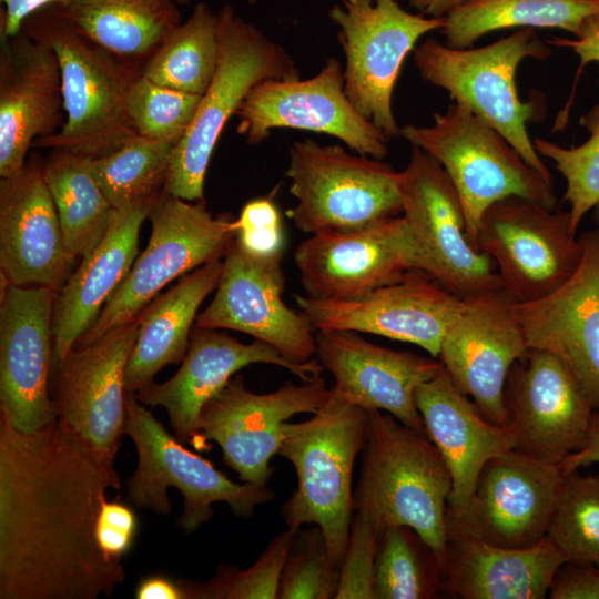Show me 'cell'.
<instances>
[{"label": "cell", "instance_id": "52a82bcc", "mask_svg": "<svg viewBox=\"0 0 599 599\" xmlns=\"http://www.w3.org/2000/svg\"><path fill=\"white\" fill-rule=\"evenodd\" d=\"M400 136L434 158L448 174L461 200L474 247L481 215L502 197L519 195L555 207L552 183L465 104H449L445 112L434 114L430 125L406 124Z\"/></svg>", "mask_w": 599, "mask_h": 599}, {"label": "cell", "instance_id": "db71d44e", "mask_svg": "<svg viewBox=\"0 0 599 599\" xmlns=\"http://www.w3.org/2000/svg\"><path fill=\"white\" fill-rule=\"evenodd\" d=\"M592 219L597 226H599V203L592 209Z\"/></svg>", "mask_w": 599, "mask_h": 599}, {"label": "cell", "instance_id": "5b68a950", "mask_svg": "<svg viewBox=\"0 0 599 599\" xmlns=\"http://www.w3.org/2000/svg\"><path fill=\"white\" fill-rule=\"evenodd\" d=\"M548 43L531 28L480 48L456 49L427 38L413 51L415 67L427 83L447 91L456 103L500 132L549 183L552 177L535 149L527 123L537 116L534 101L519 98L516 73L526 59L544 60Z\"/></svg>", "mask_w": 599, "mask_h": 599}, {"label": "cell", "instance_id": "8d00e7d4", "mask_svg": "<svg viewBox=\"0 0 599 599\" xmlns=\"http://www.w3.org/2000/svg\"><path fill=\"white\" fill-rule=\"evenodd\" d=\"M444 591L446 573L430 546L407 526L386 528L378 540L374 599H433Z\"/></svg>", "mask_w": 599, "mask_h": 599}, {"label": "cell", "instance_id": "e575fe53", "mask_svg": "<svg viewBox=\"0 0 599 599\" xmlns=\"http://www.w3.org/2000/svg\"><path fill=\"white\" fill-rule=\"evenodd\" d=\"M91 161L89 156L52 149L43 163L65 246L75 258L98 246L115 212L94 177Z\"/></svg>", "mask_w": 599, "mask_h": 599}, {"label": "cell", "instance_id": "d590c367", "mask_svg": "<svg viewBox=\"0 0 599 599\" xmlns=\"http://www.w3.org/2000/svg\"><path fill=\"white\" fill-rule=\"evenodd\" d=\"M219 20L205 2H197L156 51L143 63L153 82L202 95L217 68Z\"/></svg>", "mask_w": 599, "mask_h": 599}, {"label": "cell", "instance_id": "836d02e7", "mask_svg": "<svg viewBox=\"0 0 599 599\" xmlns=\"http://www.w3.org/2000/svg\"><path fill=\"white\" fill-rule=\"evenodd\" d=\"M599 13V0H468L444 17L439 32L450 48L510 28H555L576 35L585 20Z\"/></svg>", "mask_w": 599, "mask_h": 599}, {"label": "cell", "instance_id": "ab89813d", "mask_svg": "<svg viewBox=\"0 0 599 599\" xmlns=\"http://www.w3.org/2000/svg\"><path fill=\"white\" fill-rule=\"evenodd\" d=\"M588 139L572 148L537 138L535 149L551 161L566 181L564 200L569 203L570 225L577 233L583 216L599 203V100L581 118Z\"/></svg>", "mask_w": 599, "mask_h": 599}, {"label": "cell", "instance_id": "8fae6325", "mask_svg": "<svg viewBox=\"0 0 599 599\" xmlns=\"http://www.w3.org/2000/svg\"><path fill=\"white\" fill-rule=\"evenodd\" d=\"M345 54L344 87L357 111L388 139L400 136L392 97L417 41L444 18L410 13L397 0H342L329 12Z\"/></svg>", "mask_w": 599, "mask_h": 599}, {"label": "cell", "instance_id": "9f6ffc18", "mask_svg": "<svg viewBox=\"0 0 599 599\" xmlns=\"http://www.w3.org/2000/svg\"><path fill=\"white\" fill-rule=\"evenodd\" d=\"M595 565L599 568V559H598V561H597Z\"/></svg>", "mask_w": 599, "mask_h": 599}, {"label": "cell", "instance_id": "816d5d0a", "mask_svg": "<svg viewBox=\"0 0 599 599\" xmlns=\"http://www.w3.org/2000/svg\"><path fill=\"white\" fill-rule=\"evenodd\" d=\"M592 464H599V408L595 409L591 415L586 446L581 450L569 455L560 466L565 474Z\"/></svg>", "mask_w": 599, "mask_h": 599}, {"label": "cell", "instance_id": "4dcf8cb0", "mask_svg": "<svg viewBox=\"0 0 599 599\" xmlns=\"http://www.w3.org/2000/svg\"><path fill=\"white\" fill-rule=\"evenodd\" d=\"M566 558L546 535L507 548L447 529L446 591L464 599H544Z\"/></svg>", "mask_w": 599, "mask_h": 599}, {"label": "cell", "instance_id": "11a10c76", "mask_svg": "<svg viewBox=\"0 0 599 599\" xmlns=\"http://www.w3.org/2000/svg\"><path fill=\"white\" fill-rule=\"evenodd\" d=\"M176 1H177V3H179L180 6H181V4L185 6V4H189L191 0H176Z\"/></svg>", "mask_w": 599, "mask_h": 599}, {"label": "cell", "instance_id": "603a6c76", "mask_svg": "<svg viewBox=\"0 0 599 599\" xmlns=\"http://www.w3.org/2000/svg\"><path fill=\"white\" fill-rule=\"evenodd\" d=\"M136 319L74 346L58 367L52 398L57 417L95 450L114 457L125 435V373L136 339Z\"/></svg>", "mask_w": 599, "mask_h": 599}, {"label": "cell", "instance_id": "f35d334b", "mask_svg": "<svg viewBox=\"0 0 599 599\" xmlns=\"http://www.w3.org/2000/svg\"><path fill=\"white\" fill-rule=\"evenodd\" d=\"M547 536L571 564L599 559V474L565 473Z\"/></svg>", "mask_w": 599, "mask_h": 599}, {"label": "cell", "instance_id": "60d3db41", "mask_svg": "<svg viewBox=\"0 0 599 599\" xmlns=\"http://www.w3.org/2000/svg\"><path fill=\"white\" fill-rule=\"evenodd\" d=\"M297 530L288 527L276 535L245 570L222 565L207 582L180 580L186 599H276L285 559Z\"/></svg>", "mask_w": 599, "mask_h": 599}, {"label": "cell", "instance_id": "6da1fadb", "mask_svg": "<svg viewBox=\"0 0 599 599\" xmlns=\"http://www.w3.org/2000/svg\"><path fill=\"white\" fill-rule=\"evenodd\" d=\"M114 457L58 417L24 434L0 418V598L97 599L124 581L97 540Z\"/></svg>", "mask_w": 599, "mask_h": 599}, {"label": "cell", "instance_id": "7402d4cb", "mask_svg": "<svg viewBox=\"0 0 599 599\" xmlns=\"http://www.w3.org/2000/svg\"><path fill=\"white\" fill-rule=\"evenodd\" d=\"M564 476L560 465H550L509 450L483 467L465 512L447 515V529L486 542L527 548L546 535Z\"/></svg>", "mask_w": 599, "mask_h": 599}, {"label": "cell", "instance_id": "7c38bea8", "mask_svg": "<svg viewBox=\"0 0 599 599\" xmlns=\"http://www.w3.org/2000/svg\"><path fill=\"white\" fill-rule=\"evenodd\" d=\"M475 247L493 260L502 288L519 304L554 293L572 276L582 257L569 211L554 212L519 195L487 207Z\"/></svg>", "mask_w": 599, "mask_h": 599}, {"label": "cell", "instance_id": "74e56055", "mask_svg": "<svg viewBox=\"0 0 599 599\" xmlns=\"http://www.w3.org/2000/svg\"><path fill=\"white\" fill-rule=\"evenodd\" d=\"M175 144L136 135L118 150L92 159L94 177L115 210L149 200L161 191Z\"/></svg>", "mask_w": 599, "mask_h": 599}, {"label": "cell", "instance_id": "f6af8a7d", "mask_svg": "<svg viewBox=\"0 0 599 599\" xmlns=\"http://www.w3.org/2000/svg\"><path fill=\"white\" fill-rule=\"evenodd\" d=\"M235 240L255 255L281 254L284 233L280 211L270 199L247 202L234 220Z\"/></svg>", "mask_w": 599, "mask_h": 599}, {"label": "cell", "instance_id": "d6986e66", "mask_svg": "<svg viewBox=\"0 0 599 599\" xmlns=\"http://www.w3.org/2000/svg\"><path fill=\"white\" fill-rule=\"evenodd\" d=\"M294 298L315 331L379 335L415 344L436 358L463 306L461 298L419 270L351 300Z\"/></svg>", "mask_w": 599, "mask_h": 599}, {"label": "cell", "instance_id": "8992f818", "mask_svg": "<svg viewBox=\"0 0 599 599\" xmlns=\"http://www.w3.org/2000/svg\"><path fill=\"white\" fill-rule=\"evenodd\" d=\"M217 68L194 119L175 144L163 190L179 199L203 200L204 182L223 129L247 93L270 79L298 78L286 50L225 4L217 12Z\"/></svg>", "mask_w": 599, "mask_h": 599}, {"label": "cell", "instance_id": "e0dca14e", "mask_svg": "<svg viewBox=\"0 0 599 599\" xmlns=\"http://www.w3.org/2000/svg\"><path fill=\"white\" fill-rule=\"evenodd\" d=\"M505 403L516 451L560 465L586 446L595 409L575 374L555 354L529 348L508 374Z\"/></svg>", "mask_w": 599, "mask_h": 599}, {"label": "cell", "instance_id": "f5cc1de1", "mask_svg": "<svg viewBox=\"0 0 599 599\" xmlns=\"http://www.w3.org/2000/svg\"><path fill=\"white\" fill-rule=\"evenodd\" d=\"M468 0H407L418 13L430 18H444Z\"/></svg>", "mask_w": 599, "mask_h": 599}, {"label": "cell", "instance_id": "7dc6e473", "mask_svg": "<svg viewBox=\"0 0 599 599\" xmlns=\"http://www.w3.org/2000/svg\"><path fill=\"white\" fill-rule=\"evenodd\" d=\"M550 599H599V568L595 564L565 562L556 572Z\"/></svg>", "mask_w": 599, "mask_h": 599}, {"label": "cell", "instance_id": "3957f363", "mask_svg": "<svg viewBox=\"0 0 599 599\" xmlns=\"http://www.w3.org/2000/svg\"><path fill=\"white\" fill-rule=\"evenodd\" d=\"M22 32L50 45L62 77L65 121L32 146L99 158L139 135L126 99L142 62L124 59L78 33L53 4L31 14Z\"/></svg>", "mask_w": 599, "mask_h": 599}, {"label": "cell", "instance_id": "cb8c5ba5", "mask_svg": "<svg viewBox=\"0 0 599 599\" xmlns=\"http://www.w3.org/2000/svg\"><path fill=\"white\" fill-rule=\"evenodd\" d=\"M252 364L283 367L302 382L315 379L325 370L317 358L295 364L260 339L245 344L217 329L195 326L175 375L161 384L152 382L138 390L135 397L143 405L163 407L175 437L184 444L197 437L203 406L236 372Z\"/></svg>", "mask_w": 599, "mask_h": 599}, {"label": "cell", "instance_id": "30bf717a", "mask_svg": "<svg viewBox=\"0 0 599 599\" xmlns=\"http://www.w3.org/2000/svg\"><path fill=\"white\" fill-rule=\"evenodd\" d=\"M148 219L151 236L146 248L75 346L135 319L170 282L221 258L235 236L234 220L214 217L204 200L192 203L163 189L152 197Z\"/></svg>", "mask_w": 599, "mask_h": 599}, {"label": "cell", "instance_id": "484cf974", "mask_svg": "<svg viewBox=\"0 0 599 599\" xmlns=\"http://www.w3.org/2000/svg\"><path fill=\"white\" fill-rule=\"evenodd\" d=\"M315 339L317 359L346 399L427 435L415 393L440 370L438 358L383 347L353 331H316Z\"/></svg>", "mask_w": 599, "mask_h": 599}, {"label": "cell", "instance_id": "5bb4252c", "mask_svg": "<svg viewBox=\"0 0 599 599\" xmlns=\"http://www.w3.org/2000/svg\"><path fill=\"white\" fill-rule=\"evenodd\" d=\"M237 131L250 144L267 139L273 130L294 129L324 133L343 141L358 154L384 159L388 138L353 105L344 74L335 58L302 80L270 79L257 83L242 102Z\"/></svg>", "mask_w": 599, "mask_h": 599}, {"label": "cell", "instance_id": "83f0119b", "mask_svg": "<svg viewBox=\"0 0 599 599\" xmlns=\"http://www.w3.org/2000/svg\"><path fill=\"white\" fill-rule=\"evenodd\" d=\"M75 257L68 251L59 215L45 182L43 163L0 181V268L17 286L59 291Z\"/></svg>", "mask_w": 599, "mask_h": 599}, {"label": "cell", "instance_id": "1f68e13d", "mask_svg": "<svg viewBox=\"0 0 599 599\" xmlns=\"http://www.w3.org/2000/svg\"><path fill=\"white\" fill-rule=\"evenodd\" d=\"M222 266L219 258L185 274L138 314L136 339L125 373L128 393L135 394L151 384L161 368L183 361L197 311L216 288Z\"/></svg>", "mask_w": 599, "mask_h": 599}, {"label": "cell", "instance_id": "f1b7e54d", "mask_svg": "<svg viewBox=\"0 0 599 599\" xmlns=\"http://www.w3.org/2000/svg\"><path fill=\"white\" fill-rule=\"evenodd\" d=\"M415 402L426 434L451 477L447 515L459 517L485 464L514 449L512 433L508 426L489 422L444 367L416 389Z\"/></svg>", "mask_w": 599, "mask_h": 599}, {"label": "cell", "instance_id": "f907efd6", "mask_svg": "<svg viewBox=\"0 0 599 599\" xmlns=\"http://www.w3.org/2000/svg\"><path fill=\"white\" fill-rule=\"evenodd\" d=\"M136 599H186L180 582L160 575L142 578L135 588Z\"/></svg>", "mask_w": 599, "mask_h": 599}, {"label": "cell", "instance_id": "44dd1931", "mask_svg": "<svg viewBox=\"0 0 599 599\" xmlns=\"http://www.w3.org/2000/svg\"><path fill=\"white\" fill-rule=\"evenodd\" d=\"M516 305L504 288L463 300L438 355L458 388L489 422L500 426L508 422V374L529 349Z\"/></svg>", "mask_w": 599, "mask_h": 599}, {"label": "cell", "instance_id": "d4e9b609", "mask_svg": "<svg viewBox=\"0 0 599 599\" xmlns=\"http://www.w3.org/2000/svg\"><path fill=\"white\" fill-rule=\"evenodd\" d=\"M582 257L572 276L554 293L516 312L529 348L558 356L599 408V226L579 235Z\"/></svg>", "mask_w": 599, "mask_h": 599}, {"label": "cell", "instance_id": "7bdbcfd3", "mask_svg": "<svg viewBox=\"0 0 599 599\" xmlns=\"http://www.w3.org/2000/svg\"><path fill=\"white\" fill-rule=\"evenodd\" d=\"M341 566L318 526L295 532L283 567L278 599H331L339 586Z\"/></svg>", "mask_w": 599, "mask_h": 599}, {"label": "cell", "instance_id": "9c48e42d", "mask_svg": "<svg viewBox=\"0 0 599 599\" xmlns=\"http://www.w3.org/2000/svg\"><path fill=\"white\" fill-rule=\"evenodd\" d=\"M286 176L296 200L287 215L311 235L355 231L403 213L400 172L339 145L295 141Z\"/></svg>", "mask_w": 599, "mask_h": 599}, {"label": "cell", "instance_id": "ba28073f", "mask_svg": "<svg viewBox=\"0 0 599 599\" xmlns=\"http://www.w3.org/2000/svg\"><path fill=\"white\" fill-rule=\"evenodd\" d=\"M125 406L124 433L138 453V467L128 478L126 489L129 500L136 507L169 515L167 489H179L183 510L176 526L189 534L213 517L214 502L227 504L236 516L251 517L257 506L274 499L266 486L235 483L210 460L185 448L134 393H126Z\"/></svg>", "mask_w": 599, "mask_h": 599}, {"label": "cell", "instance_id": "681fc988", "mask_svg": "<svg viewBox=\"0 0 599 599\" xmlns=\"http://www.w3.org/2000/svg\"><path fill=\"white\" fill-rule=\"evenodd\" d=\"M0 38L18 35L24 21L40 9L63 0H0Z\"/></svg>", "mask_w": 599, "mask_h": 599}, {"label": "cell", "instance_id": "ac0fdd59", "mask_svg": "<svg viewBox=\"0 0 599 599\" xmlns=\"http://www.w3.org/2000/svg\"><path fill=\"white\" fill-rule=\"evenodd\" d=\"M305 295L316 300H351L424 272V260L409 223L397 215L370 226L313 234L294 251Z\"/></svg>", "mask_w": 599, "mask_h": 599}, {"label": "cell", "instance_id": "277c9868", "mask_svg": "<svg viewBox=\"0 0 599 599\" xmlns=\"http://www.w3.org/2000/svg\"><path fill=\"white\" fill-rule=\"evenodd\" d=\"M367 422L368 410L333 387L312 418L282 426L277 454L292 463L297 476V488L281 508L283 518L292 528L318 526L339 566L353 520V467L365 444Z\"/></svg>", "mask_w": 599, "mask_h": 599}, {"label": "cell", "instance_id": "ee69618b", "mask_svg": "<svg viewBox=\"0 0 599 599\" xmlns=\"http://www.w3.org/2000/svg\"><path fill=\"white\" fill-rule=\"evenodd\" d=\"M378 540L374 527L354 515L335 599H374Z\"/></svg>", "mask_w": 599, "mask_h": 599}, {"label": "cell", "instance_id": "f546056e", "mask_svg": "<svg viewBox=\"0 0 599 599\" xmlns=\"http://www.w3.org/2000/svg\"><path fill=\"white\" fill-rule=\"evenodd\" d=\"M152 197L115 210L102 241L82 258L57 292L52 314L53 364L57 368L129 274Z\"/></svg>", "mask_w": 599, "mask_h": 599}, {"label": "cell", "instance_id": "d6a6232c", "mask_svg": "<svg viewBox=\"0 0 599 599\" xmlns=\"http://www.w3.org/2000/svg\"><path fill=\"white\" fill-rule=\"evenodd\" d=\"M53 6L84 38L140 62L182 22L176 0H63Z\"/></svg>", "mask_w": 599, "mask_h": 599}, {"label": "cell", "instance_id": "bcb514c9", "mask_svg": "<svg viewBox=\"0 0 599 599\" xmlns=\"http://www.w3.org/2000/svg\"><path fill=\"white\" fill-rule=\"evenodd\" d=\"M138 531L134 511L123 502H103L97 525V540L110 557L122 560L131 549Z\"/></svg>", "mask_w": 599, "mask_h": 599}, {"label": "cell", "instance_id": "2e32d148", "mask_svg": "<svg viewBox=\"0 0 599 599\" xmlns=\"http://www.w3.org/2000/svg\"><path fill=\"white\" fill-rule=\"evenodd\" d=\"M282 253L255 255L235 236L230 242L215 295L195 326L245 333L276 348L286 359L305 364L316 355L315 328L303 312L284 300Z\"/></svg>", "mask_w": 599, "mask_h": 599}, {"label": "cell", "instance_id": "c3c4849f", "mask_svg": "<svg viewBox=\"0 0 599 599\" xmlns=\"http://www.w3.org/2000/svg\"><path fill=\"white\" fill-rule=\"evenodd\" d=\"M547 43L572 50L579 57L580 68L599 63V13L587 18L573 39L556 37Z\"/></svg>", "mask_w": 599, "mask_h": 599}, {"label": "cell", "instance_id": "4316f807", "mask_svg": "<svg viewBox=\"0 0 599 599\" xmlns=\"http://www.w3.org/2000/svg\"><path fill=\"white\" fill-rule=\"evenodd\" d=\"M0 176L19 174L33 142L65 121L61 68L53 49L24 32L0 38Z\"/></svg>", "mask_w": 599, "mask_h": 599}, {"label": "cell", "instance_id": "4fadbf2b", "mask_svg": "<svg viewBox=\"0 0 599 599\" xmlns=\"http://www.w3.org/2000/svg\"><path fill=\"white\" fill-rule=\"evenodd\" d=\"M403 213L420 248L424 272L461 300L502 288L493 260L469 241L461 200L443 166L412 146L400 172Z\"/></svg>", "mask_w": 599, "mask_h": 599}, {"label": "cell", "instance_id": "b9f144b4", "mask_svg": "<svg viewBox=\"0 0 599 599\" xmlns=\"http://www.w3.org/2000/svg\"><path fill=\"white\" fill-rule=\"evenodd\" d=\"M201 95L158 84L141 74L126 99L129 116L139 135L177 143L190 128Z\"/></svg>", "mask_w": 599, "mask_h": 599}, {"label": "cell", "instance_id": "ffe728a7", "mask_svg": "<svg viewBox=\"0 0 599 599\" xmlns=\"http://www.w3.org/2000/svg\"><path fill=\"white\" fill-rule=\"evenodd\" d=\"M2 281L0 418L20 433L32 434L57 418L48 388L53 363L52 314L57 291Z\"/></svg>", "mask_w": 599, "mask_h": 599}, {"label": "cell", "instance_id": "9a60e30c", "mask_svg": "<svg viewBox=\"0 0 599 599\" xmlns=\"http://www.w3.org/2000/svg\"><path fill=\"white\" fill-rule=\"evenodd\" d=\"M331 394L322 376L256 394L236 375L203 406L197 437L219 444L225 465L241 481L266 486L274 473L270 460L278 451L283 424L297 414H315Z\"/></svg>", "mask_w": 599, "mask_h": 599}, {"label": "cell", "instance_id": "7a4b0ae2", "mask_svg": "<svg viewBox=\"0 0 599 599\" xmlns=\"http://www.w3.org/2000/svg\"><path fill=\"white\" fill-rule=\"evenodd\" d=\"M353 510L380 535L407 526L427 542L444 570L447 556L449 470L427 435L390 414L368 410ZM446 573V570H445Z\"/></svg>", "mask_w": 599, "mask_h": 599}]
</instances>
